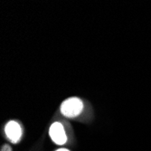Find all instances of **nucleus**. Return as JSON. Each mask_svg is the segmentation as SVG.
Wrapping results in <instances>:
<instances>
[{"instance_id": "f257e3e1", "label": "nucleus", "mask_w": 151, "mask_h": 151, "mask_svg": "<svg viewBox=\"0 0 151 151\" xmlns=\"http://www.w3.org/2000/svg\"><path fill=\"white\" fill-rule=\"evenodd\" d=\"M83 109V104L78 98L73 97L64 101L61 105V112L67 118L77 117Z\"/></svg>"}, {"instance_id": "f03ea898", "label": "nucleus", "mask_w": 151, "mask_h": 151, "mask_svg": "<svg viewBox=\"0 0 151 151\" xmlns=\"http://www.w3.org/2000/svg\"><path fill=\"white\" fill-rule=\"evenodd\" d=\"M49 135L52 140L57 145H63L66 143L67 137L63 126L60 122H54L49 129Z\"/></svg>"}, {"instance_id": "7ed1b4c3", "label": "nucleus", "mask_w": 151, "mask_h": 151, "mask_svg": "<svg viewBox=\"0 0 151 151\" xmlns=\"http://www.w3.org/2000/svg\"><path fill=\"white\" fill-rule=\"evenodd\" d=\"M5 133L12 143H17L22 137V128L17 121L11 120L6 125Z\"/></svg>"}, {"instance_id": "20e7f679", "label": "nucleus", "mask_w": 151, "mask_h": 151, "mask_svg": "<svg viewBox=\"0 0 151 151\" xmlns=\"http://www.w3.org/2000/svg\"><path fill=\"white\" fill-rule=\"evenodd\" d=\"M2 151H11V147L9 146H4L2 147Z\"/></svg>"}, {"instance_id": "39448f33", "label": "nucleus", "mask_w": 151, "mask_h": 151, "mask_svg": "<svg viewBox=\"0 0 151 151\" xmlns=\"http://www.w3.org/2000/svg\"><path fill=\"white\" fill-rule=\"evenodd\" d=\"M56 151H69L68 149H65V148H60V149H58V150H56Z\"/></svg>"}]
</instances>
